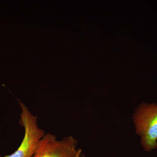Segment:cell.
Listing matches in <instances>:
<instances>
[{"label": "cell", "mask_w": 157, "mask_h": 157, "mask_svg": "<svg viewBox=\"0 0 157 157\" xmlns=\"http://www.w3.org/2000/svg\"><path fill=\"white\" fill-rule=\"evenodd\" d=\"M136 133L141 138L144 149L149 151L157 148V104L143 103L133 114Z\"/></svg>", "instance_id": "cell-1"}, {"label": "cell", "mask_w": 157, "mask_h": 157, "mask_svg": "<svg viewBox=\"0 0 157 157\" xmlns=\"http://www.w3.org/2000/svg\"><path fill=\"white\" fill-rule=\"evenodd\" d=\"M18 102L21 109L19 123L24 128V136L18 148L4 157H33L39 141L45 134L38 125L37 116L32 114L24 103L19 100Z\"/></svg>", "instance_id": "cell-2"}, {"label": "cell", "mask_w": 157, "mask_h": 157, "mask_svg": "<svg viewBox=\"0 0 157 157\" xmlns=\"http://www.w3.org/2000/svg\"><path fill=\"white\" fill-rule=\"evenodd\" d=\"M77 140L73 136L61 140L47 133L39 141L33 157H84L82 150L77 148Z\"/></svg>", "instance_id": "cell-3"}]
</instances>
